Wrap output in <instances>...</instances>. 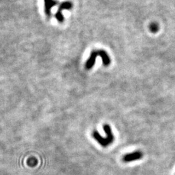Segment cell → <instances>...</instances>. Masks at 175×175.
Listing matches in <instances>:
<instances>
[{
	"instance_id": "1",
	"label": "cell",
	"mask_w": 175,
	"mask_h": 175,
	"mask_svg": "<svg viewBox=\"0 0 175 175\" xmlns=\"http://www.w3.org/2000/svg\"><path fill=\"white\" fill-rule=\"evenodd\" d=\"M99 56L101 57L103 64L105 66H109L110 64V58L109 55H108L107 53L103 50H98V51H93L91 53V55L89 56L88 60L86 61L85 67L87 70H90L92 67L95 64L96 60L97 57Z\"/></svg>"
},
{
	"instance_id": "4",
	"label": "cell",
	"mask_w": 175,
	"mask_h": 175,
	"mask_svg": "<svg viewBox=\"0 0 175 175\" xmlns=\"http://www.w3.org/2000/svg\"><path fill=\"white\" fill-rule=\"evenodd\" d=\"M92 135V137L95 139L96 141L102 147L106 148L110 145V142L107 140L106 138H103L97 131H93Z\"/></svg>"
},
{
	"instance_id": "3",
	"label": "cell",
	"mask_w": 175,
	"mask_h": 175,
	"mask_svg": "<svg viewBox=\"0 0 175 175\" xmlns=\"http://www.w3.org/2000/svg\"><path fill=\"white\" fill-rule=\"evenodd\" d=\"M142 157H143L142 152L140 151H136L132 152V153L125 154L123 158V161L125 163H128L131 162V161L140 160L142 158Z\"/></svg>"
},
{
	"instance_id": "2",
	"label": "cell",
	"mask_w": 175,
	"mask_h": 175,
	"mask_svg": "<svg viewBox=\"0 0 175 175\" xmlns=\"http://www.w3.org/2000/svg\"><path fill=\"white\" fill-rule=\"evenodd\" d=\"M72 7V3L70 2H64L61 3L59 8L57 11V12L55 14L56 19L60 22L62 23L64 21V16L62 15V11L63 10H70Z\"/></svg>"
},
{
	"instance_id": "5",
	"label": "cell",
	"mask_w": 175,
	"mask_h": 175,
	"mask_svg": "<svg viewBox=\"0 0 175 175\" xmlns=\"http://www.w3.org/2000/svg\"><path fill=\"white\" fill-rule=\"evenodd\" d=\"M58 2L55 0H44V6H45V13L48 16H51V9L52 8L57 5Z\"/></svg>"
},
{
	"instance_id": "7",
	"label": "cell",
	"mask_w": 175,
	"mask_h": 175,
	"mask_svg": "<svg viewBox=\"0 0 175 175\" xmlns=\"http://www.w3.org/2000/svg\"><path fill=\"white\" fill-rule=\"evenodd\" d=\"M159 29V28H158V25H157L155 23H153V24H151V25H150V30L151 32L152 33H156L157 31H158Z\"/></svg>"
},
{
	"instance_id": "6",
	"label": "cell",
	"mask_w": 175,
	"mask_h": 175,
	"mask_svg": "<svg viewBox=\"0 0 175 175\" xmlns=\"http://www.w3.org/2000/svg\"><path fill=\"white\" fill-rule=\"evenodd\" d=\"M103 129H104V131L105 132L106 139L109 140L110 144H112V143L114 141V135L112 131L110 126L108 124H105L104 125H103Z\"/></svg>"
}]
</instances>
